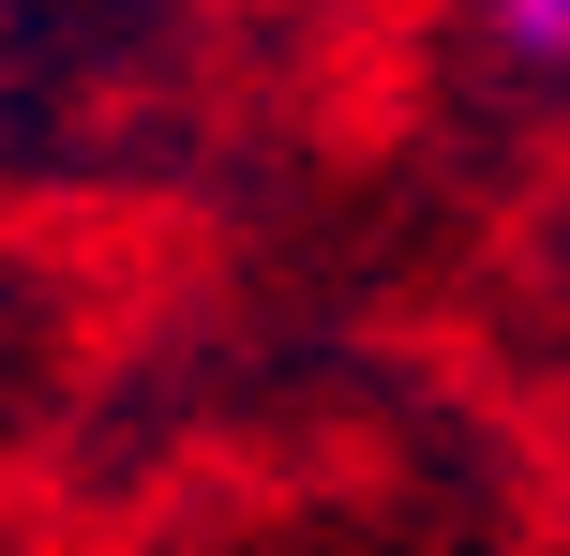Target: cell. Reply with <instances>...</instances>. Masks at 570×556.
Instances as JSON below:
<instances>
[{"instance_id":"obj_1","label":"cell","mask_w":570,"mask_h":556,"mask_svg":"<svg viewBox=\"0 0 570 556\" xmlns=\"http://www.w3.org/2000/svg\"><path fill=\"white\" fill-rule=\"evenodd\" d=\"M495 60L511 76H570V0H495Z\"/></svg>"}]
</instances>
